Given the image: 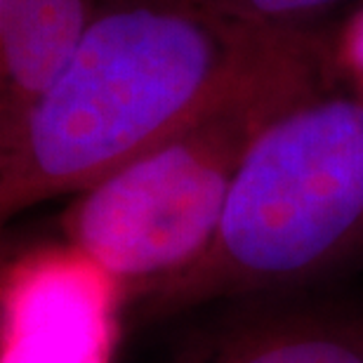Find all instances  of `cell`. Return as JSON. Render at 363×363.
<instances>
[{
  "label": "cell",
  "instance_id": "obj_3",
  "mask_svg": "<svg viewBox=\"0 0 363 363\" xmlns=\"http://www.w3.org/2000/svg\"><path fill=\"white\" fill-rule=\"evenodd\" d=\"M330 85L328 48L307 28L293 31L184 128L71 196L67 245L111 276L123 300L189 269L213 243L257 137Z\"/></svg>",
  "mask_w": 363,
  "mask_h": 363
},
{
  "label": "cell",
  "instance_id": "obj_5",
  "mask_svg": "<svg viewBox=\"0 0 363 363\" xmlns=\"http://www.w3.org/2000/svg\"><path fill=\"white\" fill-rule=\"evenodd\" d=\"M99 7V0H0V135L48 90Z\"/></svg>",
  "mask_w": 363,
  "mask_h": 363
},
{
  "label": "cell",
  "instance_id": "obj_1",
  "mask_svg": "<svg viewBox=\"0 0 363 363\" xmlns=\"http://www.w3.org/2000/svg\"><path fill=\"white\" fill-rule=\"evenodd\" d=\"M293 31L196 0H106L48 90L0 135V220L83 191L156 147Z\"/></svg>",
  "mask_w": 363,
  "mask_h": 363
},
{
  "label": "cell",
  "instance_id": "obj_6",
  "mask_svg": "<svg viewBox=\"0 0 363 363\" xmlns=\"http://www.w3.org/2000/svg\"><path fill=\"white\" fill-rule=\"evenodd\" d=\"M196 3L272 31H290V28H304V21L318 17L342 0H196Z\"/></svg>",
  "mask_w": 363,
  "mask_h": 363
},
{
  "label": "cell",
  "instance_id": "obj_4",
  "mask_svg": "<svg viewBox=\"0 0 363 363\" xmlns=\"http://www.w3.org/2000/svg\"><path fill=\"white\" fill-rule=\"evenodd\" d=\"M140 333L142 363H363V300L337 286L220 297Z\"/></svg>",
  "mask_w": 363,
  "mask_h": 363
},
{
  "label": "cell",
  "instance_id": "obj_2",
  "mask_svg": "<svg viewBox=\"0 0 363 363\" xmlns=\"http://www.w3.org/2000/svg\"><path fill=\"white\" fill-rule=\"evenodd\" d=\"M361 267L363 92L330 85L264 128L210 248L123 300V323L140 333L220 297L337 286Z\"/></svg>",
  "mask_w": 363,
  "mask_h": 363
},
{
  "label": "cell",
  "instance_id": "obj_7",
  "mask_svg": "<svg viewBox=\"0 0 363 363\" xmlns=\"http://www.w3.org/2000/svg\"><path fill=\"white\" fill-rule=\"evenodd\" d=\"M342 57L347 69L359 78L361 92H363V10L354 17L352 26L347 28L345 43H342Z\"/></svg>",
  "mask_w": 363,
  "mask_h": 363
}]
</instances>
